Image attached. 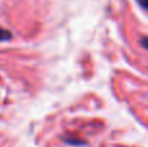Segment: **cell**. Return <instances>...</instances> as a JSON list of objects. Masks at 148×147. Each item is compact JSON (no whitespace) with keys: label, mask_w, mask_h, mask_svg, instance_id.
<instances>
[{"label":"cell","mask_w":148,"mask_h":147,"mask_svg":"<svg viewBox=\"0 0 148 147\" xmlns=\"http://www.w3.org/2000/svg\"><path fill=\"white\" fill-rule=\"evenodd\" d=\"M65 142H68V143H73V145H84V142H82V141H79V139H70V138H68V139H65Z\"/></svg>","instance_id":"cell-2"},{"label":"cell","mask_w":148,"mask_h":147,"mask_svg":"<svg viewBox=\"0 0 148 147\" xmlns=\"http://www.w3.org/2000/svg\"><path fill=\"white\" fill-rule=\"evenodd\" d=\"M142 44H143V47H146V48L148 49V39H147V38H143V39H142Z\"/></svg>","instance_id":"cell-4"},{"label":"cell","mask_w":148,"mask_h":147,"mask_svg":"<svg viewBox=\"0 0 148 147\" xmlns=\"http://www.w3.org/2000/svg\"><path fill=\"white\" fill-rule=\"evenodd\" d=\"M12 38V34L10 31L5 30V29L0 27V42H5V41H9Z\"/></svg>","instance_id":"cell-1"},{"label":"cell","mask_w":148,"mask_h":147,"mask_svg":"<svg viewBox=\"0 0 148 147\" xmlns=\"http://www.w3.org/2000/svg\"><path fill=\"white\" fill-rule=\"evenodd\" d=\"M138 1V4L140 5L142 8H144L146 10H148V0H136Z\"/></svg>","instance_id":"cell-3"}]
</instances>
